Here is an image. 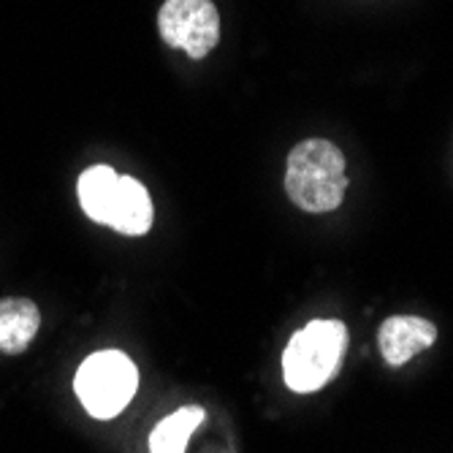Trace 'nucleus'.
I'll list each match as a JSON object with an SVG mask.
<instances>
[{
    "label": "nucleus",
    "instance_id": "obj_1",
    "mask_svg": "<svg viewBox=\"0 0 453 453\" xmlns=\"http://www.w3.org/2000/svg\"><path fill=\"white\" fill-rule=\"evenodd\" d=\"M285 193L304 212H334L348 193L342 150L326 139L299 142L288 155Z\"/></svg>",
    "mask_w": 453,
    "mask_h": 453
},
{
    "label": "nucleus",
    "instance_id": "obj_6",
    "mask_svg": "<svg viewBox=\"0 0 453 453\" xmlns=\"http://www.w3.org/2000/svg\"><path fill=\"white\" fill-rule=\"evenodd\" d=\"M152 220H155V210L147 188L134 177H119L109 228L126 236H144L152 228Z\"/></svg>",
    "mask_w": 453,
    "mask_h": 453
},
{
    "label": "nucleus",
    "instance_id": "obj_9",
    "mask_svg": "<svg viewBox=\"0 0 453 453\" xmlns=\"http://www.w3.org/2000/svg\"><path fill=\"white\" fill-rule=\"evenodd\" d=\"M207 413L198 404L180 407L177 413L163 418L150 434V453H185L190 434L203 424Z\"/></svg>",
    "mask_w": 453,
    "mask_h": 453
},
{
    "label": "nucleus",
    "instance_id": "obj_5",
    "mask_svg": "<svg viewBox=\"0 0 453 453\" xmlns=\"http://www.w3.org/2000/svg\"><path fill=\"white\" fill-rule=\"evenodd\" d=\"M437 340V326L418 315H391L378 332V345L388 366H402L413 356L432 348Z\"/></svg>",
    "mask_w": 453,
    "mask_h": 453
},
{
    "label": "nucleus",
    "instance_id": "obj_8",
    "mask_svg": "<svg viewBox=\"0 0 453 453\" xmlns=\"http://www.w3.org/2000/svg\"><path fill=\"white\" fill-rule=\"evenodd\" d=\"M117 182H119V174L109 166H93L79 177V185H76L79 203L93 223L109 226L114 196H117Z\"/></svg>",
    "mask_w": 453,
    "mask_h": 453
},
{
    "label": "nucleus",
    "instance_id": "obj_2",
    "mask_svg": "<svg viewBox=\"0 0 453 453\" xmlns=\"http://www.w3.org/2000/svg\"><path fill=\"white\" fill-rule=\"evenodd\" d=\"M348 350L342 320H312L291 337L282 353L285 386L296 394L320 391L334 380Z\"/></svg>",
    "mask_w": 453,
    "mask_h": 453
},
{
    "label": "nucleus",
    "instance_id": "obj_7",
    "mask_svg": "<svg viewBox=\"0 0 453 453\" xmlns=\"http://www.w3.org/2000/svg\"><path fill=\"white\" fill-rule=\"evenodd\" d=\"M41 328V310L25 296L0 299V353L19 356L30 348Z\"/></svg>",
    "mask_w": 453,
    "mask_h": 453
},
{
    "label": "nucleus",
    "instance_id": "obj_3",
    "mask_svg": "<svg viewBox=\"0 0 453 453\" xmlns=\"http://www.w3.org/2000/svg\"><path fill=\"white\" fill-rule=\"evenodd\" d=\"M139 388V369L136 364L119 350H98L81 361L73 378V391L81 407L98 421H111Z\"/></svg>",
    "mask_w": 453,
    "mask_h": 453
},
{
    "label": "nucleus",
    "instance_id": "obj_4",
    "mask_svg": "<svg viewBox=\"0 0 453 453\" xmlns=\"http://www.w3.org/2000/svg\"><path fill=\"white\" fill-rule=\"evenodd\" d=\"M157 30L172 50L203 60L220 41V14L212 0H166L157 12Z\"/></svg>",
    "mask_w": 453,
    "mask_h": 453
}]
</instances>
